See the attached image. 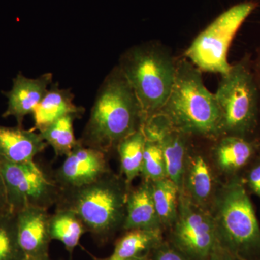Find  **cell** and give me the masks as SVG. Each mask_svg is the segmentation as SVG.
<instances>
[{
    "mask_svg": "<svg viewBox=\"0 0 260 260\" xmlns=\"http://www.w3.org/2000/svg\"><path fill=\"white\" fill-rule=\"evenodd\" d=\"M143 116L134 90L119 67L111 70L98 90L82 144L109 155L121 140L141 129Z\"/></svg>",
    "mask_w": 260,
    "mask_h": 260,
    "instance_id": "1",
    "label": "cell"
},
{
    "mask_svg": "<svg viewBox=\"0 0 260 260\" xmlns=\"http://www.w3.org/2000/svg\"><path fill=\"white\" fill-rule=\"evenodd\" d=\"M158 114L174 129L189 136H223L221 114L215 93L205 86L202 71L186 58L177 61L172 91Z\"/></svg>",
    "mask_w": 260,
    "mask_h": 260,
    "instance_id": "2",
    "label": "cell"
},
{
    "mask_svg": "<svg viewBox=\"0 0 260 260\" xmlns=\"http://www.w3.org/2000/svg\"><path fill=\"white\" fill-rule=\"evenodd\" d=\"M218 244L240 260H260V226L242 175L217 188L210 207Z\"/></svg>",
    "mask_w": 260,
    "mask_h": 260,
    "instance_id": "3",
    "label": "cell"
},
{
    "mask_svg": "<svg viewBox=\"0 0 260 260\" xmlns=\"http://www.w3.org/2000/svg\"><path fill=\"white\" fill-rule=\"evenodd\" d=\"M130 188L122 176L112 172L88 185L61 190L56 208L74 212L87 232L98 242L105 243L122 229Z\"/></svg>",
    "mask_w": 260,
    "mask_h": 260,
    "instance_id": "4",
    "label": "cell"
},
{
    "mask_svg": "<svg viewBox=\"0 0 260 260\" xmlns=\"http://www.w3.org/2000/svg\"><path fill=\"white\" fill-rule=\"evenodd\" d=\"M177 61L167 47L155 42L133 46L121 54L117 66L140 103L143 124L165 105L175 80Z\"/></svg>",
    "mask_w": 260,
    "mask_h": 260,
    "instance_id": "5",
    "label": "cell"
},
{
    "mask_svg": "<svg viewBox=\"0 0 260 260\" xmlns=\"http://www.w3.org/2000/svg\"><path fill=\"white\" fill-rule=\"evenodd\" d=\"M215 99L221 114L224 135L251 138L259 124L260 90L246 55L221 75Z\"/></svg>",
    "mask_w": 260,
    "mask_h": 260,
    "instance_id": "6",
    "label": "cell"
},
{
    "mask_svg": "<svg viewBox=\"0 0 260 260\" xmlns=\"http://www.w3.org/2000/svg\"><path fill=\"white\" fill-rule=\"evenodd\" d=\"M258 6L255 1H246L225 10L197 36L184 52L186 59L200 71L226 74L232 65L228 53L233 39Z\"/></svg>",
    "mask_w": 260,
    "mask_h": 260,
    "instance_id": "7",
    "label": "cell"
},
{
    "mask_svg": "<svg viewBox=\"0 0 260 260\" xmlns=\"http://www.w3.org/2000/svg\"><path fill=\"white\" fill-rule=\"evenodd\" d=\"M0 170L12 213L30 206L49 210L59 201V186L35 161L18 164L0 155Z\"/></svg>",
    "mask_w": 260,
    "mask_h": 260,
    "instance_id": "8",
    "label": "cell"
},
{
    "mask_svg": "<svg viewBox=\"0 0 260 260\" xmlns=\"http://www.w3.org/2000/svg\"><path fill=\"white\" fill-rule=\"evenodd\" d=\"M167 240L190 260H205L218 244L216 228L209 210L200 208L179 193L177 218Z\"/></svg>",
    "mask_w": 260,
    "mask_h": 260,
    "instance_id": "9",
    "label": "cell"
},
{
    "mask_svg": "<svg viewBox=\"0 0 260 260\" xmlns=\"http://www.w3.org/2000/svg\"><path fill=\"white\" fill-rule=\"evenodd\" d=\"M108 155L102 150L78 143L58 168L53 179L61 191L77 189L99 180L112 172Z\"/></svg>",
    "mask_w": 260,
    "mask_h": 260,
    "instance_id": "10",
    "label": "cell"
},
{
    "mask_svg": "<svg viewBox=\"0 0 260 260\" xmlns=\"http://www.w3.org/2000/svg\"><path fill=\"white\" fill-rule=\"evenodd\" d=\"M142 129L146 139L156 140L160 143L165 160L167 178L177 185L180 193L186 158L190 150L191 136L174 129L160 114L145 121Z\"/></svg>",
    "mask_w": 260,
    "mask_h": 260,
    "instance_id": "11",
    "label": "cell"
},
{
    "mask_svg": "<svg viewBox=\"0 0 260 260\" xmlns=\"http://www.w3.org/2000/svg\"><path fill=\"white\" fill-rule=\"evenodd\" d=\"M50 215L47 208L35 206L15 213L19 244L25 256H49Z\"/></svg>",
    "mask_w": 260,
    "mask_h": 260,
    "instance_id": "12",
    "label": "cell"
},
{
    "mask_svg": "<svg viewBox=\"0 0 260 260\" xmlns=\"http://www.w3.org/2000/svg\"><path fill=\"white\" fill-rule=\"evenodd\" d=\"M53 74L44 73L37 78H28L18 73L13 79V88L3 92L8 98V108L3 118L13 116L19 126H23L24 119L32 114L46 95L48 87L52 83Z\"/></svg>",
    "mask_w": 260,
    "mask_h": 260,
    "instance_id": "13",
    "label": "cell"
},
{
    "mask_svg": "<svg viewBox=\"0 0 260 260\" xmlns=\"http://www.w3.org/2000/svg\"><path fill=\"white\" fill-rule=\"evenodd\" d=\"M217 188L215 178L205 155L189 150L186 158L181 194L200 208L210 210Z\"/></svg>",
    "mask_w": 260,
    "mask_h": 260,
    "instance_id": "14",
    "label": "cell"
},
{
    "mask_svg": "<svg viewBox=\"0 0 260 260\" xmlns=\"http://www.w3.org/2000/svg\"><path fill=\"white\" fill-rule=\"evenodd\" d=\"M219 138L213 150L214 160L218 169L231 177L240 175L260 150V142L252 138L233 135Z\"/></svg>",
    "mask_w": 260,
    "mask_h": 260,
    "instance_id": "15",
    "label": "cell"
},
{
    "mask_svg": "<svg viewBox=\"0 0 260 260\" xmlns=\"http://www.w3.org/2000/svg\"><path fill=\"white\" fill-rule=\"evenodd\" d=\"M40 133L23 129V126L0 125V155L13 162L34 161V158L47 148Z\"/></svg>",
    "mask_w": 260,
    "mask_h": 260,
    "instance_id": "16",
    "label": "cell"
},
{
    "mask_svg": "<svg viewBox=\"0 0 260 260\" xmlns=\"http://www.w3.org/2000/svg\"><path fill=\"white\" fill-rule=\"evenodd\" d=\"M133 229L164 230L154 205L150 181L143 179L128 193L122 230Z\"/></svg>",
    "mask_w": 260,
    "mask_h": 260,
    "instance_id": "17",
    "label": "cell"
},
{
    "mask_svg": "<svg viewBox=\"0 0 260 260\" xmlns=\"http://www.w3.org/2000/svg\"><path fill=\"white\" fill-rule=\"evenodd\" d=\"M74 94L71 89H61L59 83L51 84L47 93L32 112L34 131H42L51 123L62 116L74 114L81 118L85 113L83 107L74 104Z\"/></svg>",
    "mask_w": 260,
    "mask_h": 260,
    "instance_id": "18",
    "label": "cell"
},
{
    "mask_svg": "<svg viewBox=\"0 0 260 260\" xmlns=\"http://www.w3.org/2000/svg\"><path fill=\"white\" fill-rule=\"evenodd\" d=\"M49 229L51 241L61 242L71 255L83 234L87 233L79 217L71 210L62 208H56L51 214Z\"/></svg>",
    "mask_w": 260,
    "mask_h": 260,
    "instance_id": "19",
    "label": "cell"
},
{
    "mask_svg": "<svg viewBox=\"0 0 260 260\" xmlns=\"http://www.w3.org/2000/svg\"><path fill=\"white\" fill-rule=\"evenodd\" d=\"M164 240L162 231L133 229L116 240L112 256L122 259L148 256Z\"/></svg>",
    "mask_w": 260,
    "mask_h": 260,
    "instance_id": "20",
    "label": "cell"
},
{
    "mask_svg": "<svg viewBox=\"0 0 260 260\" xmlns=\"http://www.w3.org/2000/svg\"><path fill=\"white\" fill-rule=\"evenodd\" d=\"M145 141L146 138L141 127L121 140L116 148L121 174L129 185L137 177L141 175Z\"/></svg>",
    "mask_w": 260,
    "mask_h": 260,
    "instance_id": "21",
    "label": "cell"
},
{
    "mask_svg": "<svg viewBox=\"0 0 260 260\" xmlns=\"http://www.w3.org/2000/svg\"><path fill=\"white\" fill-rule=\"evenodd\" d=\"M152 196L162 229H170L177 218L179 189L169 178L150 181Z\"/></svg>",
    "mask_w": 260,
    "mask_h": 260,
    "instance_id": "22",
    "label": "cell"
},
{
    "mask_svg": "<svg viewBox=\"0 0 260 260\" xmlns=\"http://www.w3.org/2000/svg\"><path fill=\"white\" fill-rule=\"evenodd\" d=\"M77 119L80 118L74 114H68L39 132L44 141L54 150L56 157L66 156L78 143L73 129V123Z\"/></svg>",
    "mask_w": 260,
    "mask_h": 260,
    "instance_id": "23",
    "label": "cell"
},
{
    "mask_svg": "<svg viewBox=\"0 0 260 260\" xmlns=\"http://www.w3.org/2000/svg\"><path fill=\"white\" fill-rule=\"evenodd\" d=\"M19 244L16 216L11 211L0 213V260H23Z\"/></svg>",
    "mask_w": 260,
    "mask_h": 260,
    "instance_id": "24",
    "label": "cell"
},
{
    "mask_svg": "<svg viewBox=\"0 0 260 260\" xmlns=\"http://www.w3.org/2000/svg\"><path fill=\"white\" fill-rule=\"evenodd\" d=\"M140 176L148 181L167 178L164 153L160 143L156 140L146 139L145 141Z\"/></svg>",
    "mask_w": 260,
    "mask_h": 260,
    "instance_id": "25",
    "label": "cell"
},
{
    "mask_svg": "<svg viewBox=\"0 0 260 260\" xmlns=\"http://www.w3.org/2000/svg\"><path fill=\"white\" fill-rule=\"evenodd\" d=\"M148 260H190L177 249L167 239H164L154 248L148 256Z\"/></svg>",
    "mask_w": 260,
    "mask_h": 260,
    "instance_id": "26",
    "label": "cell"
},
{
    "mask_svg": "<svg viewBox=\"0 0 260 260\" xmlns=\"http://www.w3.org/2000/svg\"><path fill=\"white\" fill-rule=\"evenodd\" d=\"M242 177L247 190L260 198V155L248 166L245 175Z\"/></svg>",
    "mask_w": 260,
    "mask_h": 260,
    "instance_id": "27",
    "label": "cell"
},
{
    "mask_svg": "<svg viewBox=\"0 0 260 260\" xmlns=\"http://www.w3.org/2000/svg\"><path fill=\"white\" fill-rule=\"evenodd\" d=\"M205 260H240L223 249L220 244H217L210 255Z\"/></svg>",
    "mask_w": 260,
    "mask_h": 260,
    "instance_id": "28",
    "label": "cell"
},
{
    "mask_svg": "<svg viewBox=\"0 0 260 260\" xmlns=\"http://www.w3.org/2000/svg\"><path fill=\"white\" fill-rule=\"evenodd\" d=\"M10 211L7 200L6 189L3 174L0 170V213L2 212Z\"/></svg>",
    "mask_w": 260,
    "mask_h": 260,
    "instance_id": "29",
    "label": "cell"
},
{
    "mask_svg": "<svg viewBox=\"0 0 260 260\" xmlns=\"http://www.w3.org/2000/svg\"><path fill=\"white\" fill-rule=\"evenodd\" d=\"M252 70L255 78L256 83L260 90V47L256 51V57L255 60L252 62Z\"/></svg>",
    "mask_w": 260,
    "mask_h": 260,
    "instance_id": "30",
    "label": "cell"
},
{
    "mask_svg": "<svg viewBox=\"0 0 260 260\" xmlns=\"http://www.w3.org/2000/svg\"><path fill=\"white\" fill-rule=\"evenodd\" d=\"M148 256H143V257L130 258V259H122V258L116 257V256L111 255L110 256H109V257L105 258V259H97L95 260H148Z\"/></svg>",
    "mask_w": 260,
    "mask_h": 260,
    "instance_id": "31",
    "label": "cell"
},
{
    "mask_svg": "<svg viewBox=\"0 0 260 260\" xmlns=\"http://www.w3.org/2000/svg\"><path fill=\"white\" fill-rule=\"evenodd\" d=\"M23 260H51L49 256H39V257H32V256H25Z\"/></svg>",
    "mask_w": 260,
    "mask_h": 260,
    "instance_id": "32",
    "label": "cell"
},
{
    "mask_svg": "<svg viewBox=\"0 0 260 260\" xmlns=\"http://www.w3.org/2000/svg\"><path fill=\"white\" fill-rule=\"evenodd\" d=\"M259 121H260V113H259Z\"/></svg>",
    "mask_w": 260,
    "mask_h": 260,
    "instance_id": "33",
    "label": "cell"
}]
</instances>
